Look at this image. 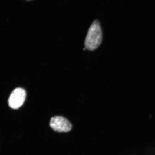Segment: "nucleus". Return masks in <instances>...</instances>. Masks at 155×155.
Returning a JSON list of instances; mask_svg holds the SVG:
<instances>
[{"mask_svg": "<svg viewBox=\"0 0 155 155\" xmlns=\"http://www.w3.org/2000/svg\"><path fill=\"white\" fill-rule=\"evenodd\" d=\"M50 127L58 132H68L72 128L71 124L66 118L61 116L52 117L50 122Z\"/></svg>", "mask_w": 155, "mask_h": 155, "instance_id": "obj_3", "label": "nucleus"}, {"mask_svg": "<svg viewBox=\"0 0 155 155\" xmlns=\"http://www.w3.org/2000/svg\"><path fill=\"white\" fill-rule=\"evenodd\" d=\"M26 91L22 88L15 89L12 92L8 99V104L13 109H17L23 105L26 99Z\"/></svg>", "mask_w": 155, "mask_h": 155, "instance_id": "obj_2", "label": "nucleus"}, {"mask_svg": "<svg viewBox=\"0 0 155 155\" xmlns=\"http://www.w3.org/2000/svg\"><path fill=\"white\" fill-rule=\"evenodd\" d=\"M102 40V32L100 22L94 21L89 29L84 42L85 48L90 51L96 50L101 44Z\"/></svg>", "mask_w": 155, "mask_h": 155, "instance_id": "obj_1", "label": "nucleus"}, {"mask_svg": "<svg viewBox=\"0 0 155 155\" xmlns=\"http://www.w3.org/2000/svg\"><path fill=\"white\" fill-rule=\"evenodd\" d=\"M26 1H31V0H26Z\"/></svg>", "mask_w": 155, "mask_h": 155, "instance_id": "obj_4", "label": "nucleus"}]
</instances>
